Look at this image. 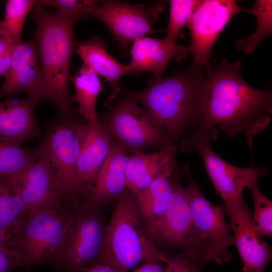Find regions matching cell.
<instances>
[{
	"mask_svg": "<svg viewBox=\"0 0 272 272\" xmlns=\"http://www.w3.org/2000/svg\"><path fill=\"white\" fill-rule=\"evenodd\" d=\"M100 209L87 206L82 200L72 206L52 266L56 272H82L97 263L106 228Z\"/></svg>",
	"mask_w": 272,
	"mask_h": 272,
	"instance_id": "6",
	"label": "cell"
},
{
	"mask_svg": "<svg viewBox=\"0 0 272 272\" xmlns=\"http://www.w3.org/2000/svg\"><path fill=\"white\" fill-rule=\"evenodd\" d=\"M71 80L75 89L74 99L78 104L80 114L88 122L98 119L96 105L102 87L98 76L83 65Z\"/></svg>",
	"mask_w": 272,
	"mask_h": 272,
	"instance_id": "25",
	"label": "cell"
},
{
	"mask_svg": "<svg viewBox=\"0 0 272 272\" xmlns=\"http://www.w3.org/2000/svg\"><path fill=\"white\" fill-rule=\"evenodd\" d=\"M179 171L172 185L168 208L162 218L147 228V235L154 242L181 249L197 256L200 241L190 209L184 194Z\"/></svg>",
	"mask_w": 272,
	"mask_h": 272,
	"instance_id": "11",
	"label": "cell"
},
{
	"mask_svg": "<svg viewBox=\"0 0 272 272\" xmlns=\"http://www.w3.org/2000/svg\"><path fill=\"white\" fill-rule=\"evenodd\" d=\"M39 148L40 153L36 160L17 175L26 212L72 203L48 157Z\"/></svg>",
	"mask_w": 272,
	"mask_h": 272,
	"instance_id": "14",
	"label": "cell"
},
{
	"mask_svg": "<svg viewBox=\"0 0 272 272\" xmlns=\"http://www.w3.org/2000/svg\"><path fill=\"white\" fill-rule=\"evenodd\" d=\"M112 146L109 131L99 119L84 124L77 167L78 181L84 194L94 183Z\"/></svg>",
	"mask_w": 272,
	"mask_h": 272,
	"instance_id": "19",
	"label": "cell"
},
{
	"mask_svg": "<svg viewBox=\"0 0 272 272\" xmlns=\"http://www.w3.org/2000/svg\"><path fill=\"white\" fill-rule=\"evenodd\" d=\"M36 35L15 45L9 74L0 87V99L20 92L45 100Z\"/></svg>",
	"mask_w": 272,
	"mask_h": 272,
	"instance_id": "16",
	"label": "cell"
},
{
	"mask_svg": "<svg viewBox=\"0 0 272 272\" xmlns=\"http://www.w3.org/2000/svg\"><path fill=\"white\" fill-rule=\"evenodd\" d=\"M75 47L83 65L109 83L111 92L105 102L108 105L120 91L119 81L123 75L128 74V64L120 63L109 54L106 43L97 36L81 43L77 42Z\"/></svg>",
	"mask_w": 272,
	"mask_h": 272,
	"instance_id": "22",
	"label": "cell"
},
{
	"mask_svg": "<svg viewBox=\"0 0 272 272\" xmlns=\"http://www.w3.org/2000/svg\"><path fill=\"white\" fill-rule=\"evenodd\" d=\"M31 17L37 26L40 64L45 100L58 109L62 119L73 117V99L69 92L70 70L76 21L51 12L35 3Z\"/></svg>",
	"mask_w": 272,
	"mask_h": 272,
	"instance_id": "3",
	"label": "cell"
},
{
	"mask_svg": "<svg viewBox=\"0 0 272 272\" xmlns=\"http://www.w3.org/2000/svg\"><path fill=\"white\" fill-rule=\"evenodd\" d=\"M40 101L30 97L0 101V139L21 144L37 137L40 129L35 109Z\"/></svg>",
	"mask_w": 272,
	"mask_h": 272,
	"instance_id": "20",
	"label": "cell"
},
{
	"mask_svg": "<svg viewBox=\"0 0 272 272\" xmlns=\"http://www.w3.org/2000/svg\"><path fill=\"white\" fill-rule=\"evenodd\" d=\"M25 265V258L22 253L0 240V272H12Z\"/></svg>",
	"mask_w": 272,
	"mask_h": 272,
	"instance_id": "33",
	"label": "cell"
},
{
	"mask_svg": "<svg viewBox=\"0 0 272 272\" xmlns=\"http://www.w3.org/2000/svg\"><path fill=\"white\" fill-rule=\"evenodd\" d=\"M150 84L130 97L146 107L170 142L174 144L178 138L180 145L187 142L199 131L203 118L206 70L192 65L183 72L151 80Z\"/></svg>",
	"mask_w": 272,
	"mask_h": 272,
	"instance_id": "2",
	"label": "cell"
},
{
	"mask_svg": "<svg viewBox=\"0 0 272 272\" xmlns=\"http://www.w3.org/2000/svg\"><path fill=\"white\" fill-rule=\"evenodd\" d=\"M177 147L172 143L157 152H135L128 157L126 168V187L135 194L175 166Z\"/></svg>",
	"mask_w": 272,
	"mask_h": 272,
	"instance_id": "21",
	"label": "cell"
},
{
	"mask_svg": "<svg viewBox=\"0 0 272 272\" xmlns=\"http://www.w3.org/2000/svg\"><path fill=\"white\" fill-rule=\"evenodd\" d=\"M39 147L27 149L21 144L0 139V176L22 173L39 155Z\"/></svg>",
	"mask_w": 272,
	"mask_h": 272,
	"instance_id": "26",
	"label": "cell"
},
{
	"mask_svg": "<svg viewBox=\"0 0 272 272\" xmlns=\"http://www.w3.org/2000/svg\"><path fill=\"white\" fill-rule=\"evenodd\" d=\"M262 177L256 176L247 183L253 201L254 211L252 215L251 226L258 235L272 236V201L260 190L258 180Z\"/></svg>",
	"mask_w": 272,
	"mask_h": 272,
	"instance_id": "28",
	"label": "cell"
},
{
	"mask_svg": "<svg viewBox=\"0 0 272 272\" xmlns=\"http://www.w3.org/2000/svg\"><path fill=\"white\" fill-rule=\"evenodd\" d=\"M132 272H165V267L161 262L148 261L137 266Z\"/></svg>",
	"mask_w": 272,
	"mask_h": 272,
	"instance_id": "34",
	"label": "cell"
},
{
	"mask_svg": "<svg viewBox=\"0 0 272 272\" xmlns=\"http://www.w3.org/2000/svg\"><path fill=\"white\" fill-rule=\"evenodd\" d=\"M272 1L258 0L252 9L245 12L254 15L257 19V28L254 33L248 37L237 40V47L247 54H251L262 39L271 35L272 32Z\"/></svg>",
	"mask_w": 272,
	"mask_h": 272,
	"instance_id": "27",
	"label": "cell"
},
{
	"mask_svg": "<svg viewBox=\"0 0 272 272\" xmlns=\"http://www.w3.org/2000/svg\"><path fill=\"white\" fill-rule=\"evenodd\" d=\"M229 219L232 245L243 263L242 272H264L271 258L270 247L251 226L252 213L244 200L222 205Z\"/></svg>",
	"mask_w": 272,
	"mask_h": 272,
	"instance_id": "15",
	"label": "cell"
},
{
	"mask_svg": "<svg viewBox=\"0 0 272 272\" xmlns=\"http://www.w3.org/2000/svg\"><path fill=\"white\" fill-rule=\"evenodd\" d=\"M33 0H8L6 2L3 23V35L14 44L21 42L26 16L34 5Z\"/></svg>",
	"mask_w": 272,
	"mask_h": 272,
	"instance_id": "29",
	"label": "cell"
},
{
	"mask_svg": "<svg viewBox=\"0 0 272 272\" xmlns=\"http://www.w3.org/2000/svg\"><path fill=\"white\" fill-rule=\"evenodd\" d=\"M165 272H200L199 260L195 255L181 252L169 256Z\"/></svg>",
	"mask_w": 272,
	"mask_h": 272,
	"instance_id": "32",
	"label": "cell"
},
{
	"mask_svg": "<svg viewBox=\"0 0 272 272\" xmlns=\"http://www.w3.org/2000/svg\"><path fill=\"white\" fill-rule=\"evenodd\" d=\"M15 45L6 36H1L0 37V57L12 49Z\"/></svg>",
	"mask_w": 272,
	"mask_h": 272,
	"instance_id": "37",
	"label": "cell"
},
{
	"mask_svg": "<svg viewBox=\"0 0 272 272\" xmlns=\"http://www.w3.org/2000/svg\"><path fill=\"white\" fill-rule=\"evenodd\" d=\"M217 139L211 132L200 131L180 145V148L184 152L194 150L200 155L208 176L224 204L244 200L243 191L249 181L256 176H266L268 169L266 167H240L228 163L211 146V142Z\"/></svg>",
	"mask_w": 272,
	"mask_h": 272,
	"instance_id": "8",
	"label": "cell"
},
{
	"mask_svg": "<svg viewBox=\"0 0 272 272\" xmlns=\"http://www.w3.org/2000/svg\"><path fill=\"white\" fill-rule=\"evenodd\" d=\"M179 171L176 165L147 187L133 194L139 214L146 228L164 216L169 203L174 178Z\"/></svg>",
	"mask_w": 272,
	"mask_h": 272,
	"instance_id": "23",
	"label": "cell"
},
{
	"mask_svg": "<svg viewBox=\"0 0 272 272\" xmlns=\"http://www.w3.org/2000/svg\"><path fill=\"white\" fill-rule=\"evenodd\" d=\"M241 66L239 61L231 63L222 58L217 66L206 70L207 97L198 132L219 134V129L231 138L243 134L250 143L270 125L271 89L249 85L240 75Z\"/></svg>",
	"mask_w": 272,
	"mask_h": 272,
	"instance_id": "1",
	"label": "cell"
},
{
	"mask_svg": "<svg viewBox=\"0 0 272 272\" xmlns=\"http://www.w3.org/2000/svg\"><path fill=\"white\" fill-rule=\"evenodd\" d=\"M71 204L60 208H39L27 211L7 242L25 258L24 269L30 272L37 264L52 266L56 259Z\"/></svg>",
	"mask_w": 272,
	"mask_h": 272,
	"instance_id": "5",
	"label": "cell"
},
{
	"mask_svg": "<svg viewBox=\"0 0 272 272\" xmlns=\"http://www.w3.org/2000/svg\"><path fill=\"white\" fill-rule=\"evenodd\" d=\"M96 3L94 1L89 8L90 16L101 20L123 49H127L137 38L160 31L153 26L163 10L161 2L150 7L117 1L107 2L101 6Z\"/></svg>",
	"mask_w": 272,
	"mask_h": 272,
	"instance_id": "10",
	"label": "cell"
},
{
	"mask_svg": "<svg viewBox=\"0 0 272 272\" xmlns=\"http://www.w3.org/2000/svg\"><path fill=\"white\" fill-rule=\"evenodd\" d=\"M84 125L72 118L61 119L50 128L39 146L48 157L72 203L80 201L84 195L77 176Z\"/></svg>",
	"mask_w": 272,
	"mask_h": 272,
	"instance_id": "9",
	"label": "cell"
},
{
	"mask_svg": "<svg viewBox=\"0 0 272 272\" xmlns=\"http://www.w3.org/2000/svg\"><path fill=\"white\" fill-rule=\"evenodd\" d=\"M183 172L188 183L183 188L193 222L200 241L199 266L201 270L209 262L218 264L232 259L229 247L232 245V232L226 221L222 205L214 206L204 196L193 181L189 168Z\"/></svg>",
	"mask_w": 272,
	"mask_h": 272,
	"instance_id": "7",
	"label": "cell"
},
{
	"mask_svg": "<svg viewBox=\"0 0 272 272\" xmlns=\"http://www.w3.org/2000/svg\"><path fill=\"white\" fill-rule=\"evenodd\" d=\"M188 53V46L180 45L166 37L162 39L148 36L137 38L131 47L128 74L150 72L154 74L151 80L161 79L170 61L180 62Z\"/></svg>",
	"mask_w": 272,
	"mask_h": 272,
	"instance_id": "18",
	"label": "cell"
},
{
	"mask_svg": "<svg viewBox=\"0 0 272 272\" xmlns=\"http://www.w3.org/2000/svg\"><path fill=\"white\" fill-rule=\"evenodd\" d=\"M14 48L5 55L0 57V76L6 78L8 76L10 71L12 55Z\"/></svg>",
	"mask_w": 272,
	"mask_h": 272,
	"instance_id": "35",
	"label": "cell"
},
{
	"mask_svg": "<svg viewBox=\"0 0 272 272\" xmlns=\"http://www.w3.org/2000/svg\"><path fill=\"white\" fill-rule=\"evenodd\" d=\"M169 256L145 233L134 198L124 192L117 199L106 228L104 243L96 263H105L128 272L141 263H166Z\"/></svg>",
	"mask_w": 272,
	"mask_h": 272,
	"instance_id": "4",
	"label": "cell"
},
{
	"mask_svg": "<svg viewBox=\"0 0 272 272\" xmlns=\"http://www.w3.org/2000/svg\"><path fill=\"white\" fill-rule=\"evenodd\" d=\"M107 121L109 131L134 152L171 143L162 127L130 97L112 106Z\"/></svg>",
	"mask_w": 272,
	"mask_h": 272,
	"instance_id": "13",
	"label": "cell"
},
{
	"mask_svg": "<svg viewBox=\"0 0 272 272\" xmlns=\"http://www.w3.org/2000/svg\"><path fill=\"white\" fill-rule=\"evenodd\" d=\"M3 35V21L0 20V37Z\"/></svg>",
	"mask_w": 272,
	"mask_h": 272,
	"instance_id": "38",
	"label": "cell"
},
{
	"mask_svg": "<svg viewBox=\"0 0 272 272\" xmlns=\"http://www.w3.org/2000/svg\"><path fill=\"white\" fill-rule=\"evenodd\" d=\"M125 147L119 142L112 146L93 185L85 192L82 202L100 209L117 199L126 187V168L128 159Z\"/></svg>",
	"mask_w": 272,
	"mask_h": 272,
	"instance_id": "17",
	"label": "cell"
},
{
	"mask_svg": "<svg viewBox=\"0 0 272 272\" xmlns=\"http://www.w3.org/2000/svg\"><path fill=\"white\" fill-rule=\"evenodd\" d=\"M82 272H124L111 265L105 263H96L87 268Z\"/></svg>",
	"mask_w": 272,
	"mask_h": 272,
	"instance_id": "36",
	"label": "cell"
},
{
	"mask_svg": "<svg viewBox=\"0 0 272 272\" xmlns=\"http://www.w3.org/2000/svg\"><path fill=\"white\" fill-rule=\"evenodd\" d=\"M198 0H171L170 3L169 17L165 31L167 38L175 41L180 30L186 25L194 9L199 4Z\"/></svg>",
	"mask_w": 272,
	"mask_h": 272,
	"instance_id": "30",
	"label": "cell"
},
{
	"mask_svg": "<svg viewBox=\"0 0 272 272\" xmlns=\"http://www.w3.org/2000/svg\"><path fill=\"white\" fill-rule=\"evenodd\" d=\"M40 5L51 6L57 12L71 17L76 21L91 17L89 8L94 1L90 0H43L36 1Z\"/></svg>",
	"mask_w": 272,
	"mask_h": 272,
	"instance_id": "31",
	"label": "cell"
},
{
	"mask_svg": "<svg viewBox=\"0 0 272 272\" xmlns=\"http://www.w3.org/2000/svg\"><path fill=\"white\" fill-rule=\"evenodd\" d=\"M26 212L17 175L0 176V240L7 241Z\"/></svg>",
	"mask_w": 272,
	"mask_h": 272,
	"instance_id": "24",
	"label": "cell"
},
{
	"mask_svg": "<svg viewBox=\"0 0 272 272\" xmlns=\"http://www.w3.org/2000/svg\"><path fill=\"white\" fill-rule=\"evenodd\" d=\"M246 9L233 0L200 1L186 24L191 35L189 52L193 55V66L209 67L212 48L229 21Z\"/></svg>",
	"mask_w": 272,
	"mask_h": 272,
	"instance_id": "12",
	"label": "cell"
}]
</instances>
